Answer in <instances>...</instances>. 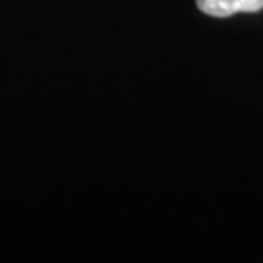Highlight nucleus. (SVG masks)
I'll use <instances>...</instances> for the list:
<instances>
[{
	"label": "nucleus",
	"mask_w": 263,
	"mask_h": 263,
	"mask_svg": "<svg viewBox=\"0 0 263 263\" xmlns=\"http://www.w3.org/2000/svg\"><path fill=\"white\" fill-rule=\"evenodd\" d=\"M198 9L214 17H229L238 12H258L263 0H197Z\"/></svg>",
	"instance_id": "f257e3e1"
}]
</instances>
